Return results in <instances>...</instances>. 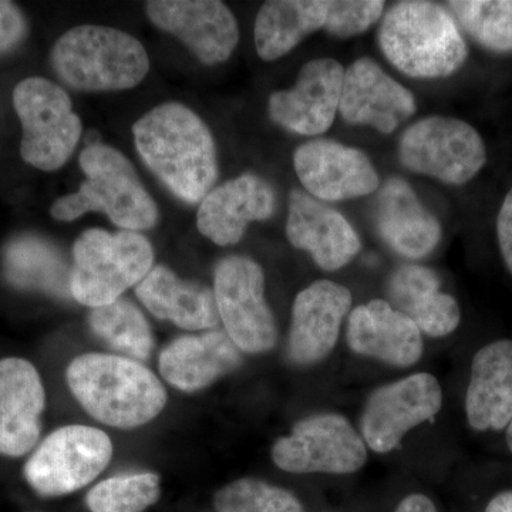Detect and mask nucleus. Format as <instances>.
Here are the masks:
<instances>
[{
	"instance_id": "obj_9",
	"label": "nucleus",
	"mask_w": 512,
	"mask_h": 512,
	"mask_svg": "<svg viewBox=\"0 0 512 512\" xmlns=\"http://www.w3.org/2000/svg\"><path fill=\"white\" fill-rule=\"evenodd\" d=\"M214 296L225 332L244 353L261 355L278 342L274 313L265 299L261 266L247 256H229L215 268Z\"/></svg>"
},
{
	"instance_id": "obj_8",
	"label": "nucleus",
	"mask_w": 512,
	"mask_h": 512,
	"mask_svg": "<svg viewBox=\"0 0 512 512\" xmlns=\"http://www.w3.org/2000/svg\"><path fill=\"white\" fill-rule=\"evenodd\" d=\"M113 457L104 431L89 426L60 427L32 451L23 476L42 497H62L86 487Z\"/></svg>"
},
{
	"instance_id": "obj_4",
	"label": "nucleus",
	"mask_w": 512,
	"mask_h": 512,
	"mask_svg": "<svg viewBox=\"0 0 512 512\" xmlns=\"http://www.w3.org/2000/svg\"><path fill=\"white\" fill-rule=\"evenodd\" d=\"M86 181L74 194L59 198L50 214L57 221H74L87 212H104L123 231H146L157 224L156 202L148 194L133 164L116 148L97 143L80 154Z\"/></svg>"
},
{
	"instance_id": "obj_30",
	"label": "nucleus",
	"mask_w": 512,
	"mask_h": 512,
	"mask_svg": "<svg viewBox=\"0 0 512 512\" xmlns=\"http://www.w3.org/2000/svg\"><path fill=\"white\" fill-rule=\"evenodd\" d=\"M447 5L485 49L512 52V0H460Z\"/></svg>"
},
{
	"instance_id": "obj_25",
	"label": "nucleus",
	"mask_w": 512,
	"mask_h": 512,
	"mask_svg": "<svg viewBox=\"0 0 512 512\" xmlns=\"http://www.w3.org/2000/svg\"><path fill=\"white\" fill-rule=\"evenodd\" d=\"M441 281L433 269L404 265L396 269L387 284L389 303L412 319L420 332L443 338L458 328L460 306L453 296L440 291Z\"/></svg>"
},
{
	"instance_id": "obj_7",
	"label": "nucleus",
	"mask_w": 512,
	"mask_h": 512,
	"mask_svg": "<svg viewBox=\"0 0 512 512\" xmlns=\"http://www.w3.org/2000/svg\"><path fill=\"white\" fill-rule=\"evenodd\" d=\"M13 106L22 124L23 160L42 171L63 167L82 136L69 94L43 77H29L15 87Z\"/></svg>"
},
{
	"instance_id": "obj_28",
	"label": "nucleus",
	"mask_w": 512,
	"mask_h": 512,
	"mask_svg": "<svg viewBox=\"0 0 512 512\" xmlns=\"http://www.w3.org/2000/svg\"><path fill=\"white\" fill-rule=\"evenodd\" d=\"M6 275L20 288L39 289L66 296L70 293L72 271L67 269L55 247L37 238H20L5 254Z\"/></svg>"
},
{
	"instance_id": "obj_6",
	"label": "nucleus",
	"mask_w": 512,
	"mask_h": 512,
	"mask_svg": "<svg viewBox=\"0 0 512 512\" xmlns=\"http://www.w3.org/2000/svg\"><path fill=\"white\" fill-rule=\"evenodd\" d=\"M73 256L70 295L93 309L119 301L146 278L154 262L150 242L133 231L90 229L77 239Z\"/></svg>"
},
{
	"instance_id": "obj_24",
	"label": "nucleus",
	"mask_w": 512,
	"mask_h": 512,
	"mask_svg": "<svg viewBox=\"0 0 512 512\" xmlns=\"http://www.w3.org/2000/svg\"><path fill=\"white\" fill-rule=\"evenodd\" d=\"M466 414L474 430L507 429L512 419V340H497L474 356Z\"/></svg>"
},
{
	"instance_id": "obj_17",
	"label": "nucleus",
	"mask_w": 512,
	"mask_h": 512,
	"mask_svg": "<svg viewBox=\"0 0 512 512\" xmlns=\"http://www.w3.org/2000/svg\"><path fill=\"white\" fill-rule=\"evenodd\" d=\"M339 111L346 123L390 134L416 113V100L375 60L363 57L345 70Z\"/></svg>"
},
{
	"instance_id": "obj_5",
	"label": "nucleus",
	"mask_w": 512,
	"mask_h": 512,
	"mask_svg": "<svg viewBox=\"0 0 512 512\" xmlns=\"http://www.w3.org/2000/svg\"><path fill=\"white\" fill-rule=\"evenodd\" d=\"M52 66L64 84L80 92H119L143 82L150 70L144 46L123 30L79 26L52 50Z\"/></svg>"
},
{
	"instance_id": "obj_19",
	"label": "nucleus",
	"mask_w": 512,
	"mask_h": 512,
	"mask_svg": "<svg viewBox=\"0 0 512 512\" xmlns=\"http://www.w3.org/2000/svg\"><path fill=\"white\" fill-rule=\"evenodd\" d=\"M286 237L293 247L309 252L325 271H338L349 264L360 249L359 235L340 212L301 190L289 195Z\"/></svg>"
},
{
	"instance_id": "obj_36",
	"label": "nucleus",
	"mask_w": 512,
	"mask_h": 512,
	"mask_svg": "<svg viewBox=\"0 0 512 512\" xmlns=\"http://www.w3.org/2000/svg\"><path fill=\"white\" fill-rule=\"evenodd\" d=\"M394 512H437L436 505L423 494L407 495Z\"/></svg>"
},
{
	"instance_id": "obj_27",
	"label": "nucleus",
	"mask_w": 512,
	"mask_h": 512,
	"mask_svg": "<svg viewBox=\"0 0 512 512\" xmlns=\"http://www.w3.org/2000/svg\"><path fill=\"white\" fill-rule=\"evenodd\" d=\"M328 2L323 0H271L255 20V46L259 57L274 62L288 55L305 37L325 26Z\"/></svg>"
},
{
	"instance_id": "obj_26",
	"label": "nucleus",
	"mask_w": 512,
	"mask_h": 512,
	"mask_svg": "<svg viewBox=\"0 0 512 512\" xmlns=\"http://www.w3.org/2000/svg\"><path fill=\"white\" fill-rule=\"evenodd\" d=\"M138 299L158 319L187 330L212 329L220 323L214 291L183 281L163 265L154 266L137 285Z\"/></svg>"
},
{
	"instance_id": "obj_31",
	"label": "nucleus",
	"mask_w": 512,
	"mask_h": 512,
	"mask_svg": "<svg viewBox=\"0 0 512 512\" xmlns=\"http://www.w3.org/2000/svg\"><path fill=\"white\" fill-rule=\"evenodd\" d=\"M160 498V478L154 473L107 478L86 498L92 512H143Z\"/></svg>"
},
{
	"instance_id": "obj_13",
	"label": "nucleus",
	"mask_w": 512,
	"mask_h": 512,
	"mask_svg": "<svg viewBox=\"0 0 512 512\" xmlns=\"http://www.w3.org/2000/svg\"><path fill=\"white\" fill-rule=\"evenodd\" d=\"M148 19L171 33L205 64L227 62L239 42L237 19L218 0H154Z\"/></svg>"
},
{
	"instance_id": "obj_18",
	"label": "nucleus",
	"mask_w": 512,
	"mask_h": 512,
	"mask_svg": "<svg viewBox=\"0 0 512 512\" xmlns=\"http://www.w3.org/2000/svg\"><path fill=\"white\" fill-rule=\"evenodd\" d=\"M45 407L36 367L22 357L0 359V456L18 458L35 450Z\"/></svg>"
},
{
	"instance_id": "obj_11",
	"label": "nucleus",
	"mask_w": 512,
	"mask_h": 512,
	"mask_svg": "<svg viewBox=\"0 0 512 512\" xmlns=\"http://www.w3.org/2000/svg\"><path fill=\"white\" fill-rule=\"evenodd\" d=\"M272 460L288 473L352 474L365 466L367 446L342 414H316L298 421L289 436L276 441Z\"/></svg>"
},
{
	"instance_id": "obj_29",
	"label": "nucleus",
	"mask_w": 512,
	"mask_h": 512,
	"mask_svg": "<svg viewBox=\"0 0 512 512\" xmlns=\"http://www.w3.org/2000/svg\"><path fill=\"white\" fill-rule=\"evenodd\" d=\"M94 335L131 360H147L153 352L154 339L143 313L126 299L94 308L90 313Z\"/></svg>"
},
{
	"instance_id": "obj_15",
	"label": "nucleus",
	"mask_w": 512,
	"mask_h": 512,
	"mask_svg": "<svg viewBox=\"0 0 512 512\" xmlns=\"http://www.w3.org/2000/svg\"><path fill=\"white\" fill-rule=\"evenodd\" d=\"M345 69L335 59H316L299 72L292 89L269 97V116L285 130L301 136L326 133L335 121Z\"/></svg>"
},
{
	"instance_id": "obj_14",
	"label": "nucleus",
	"mask_w": 512,
	"mask_h": 512,
	"mask_svg": "<svg viewBox=\"0 0 512 512\" xmlns=\"http://www.w3.org/2000/svg\"><path fill=\"white\" fill-rule=\"evenodd\" d=\"M296 174L313 198L346 201L379 188L375 165L363 151L335 140H312L293 154Z\"/></svg>"
},
{
	"instance_id": "obj_21",
	"label": "nucleus",
	"mask_w": 512,
	"mask_h": 512,
	"mask_svg": "<svg viewBox=\"0 0 512 512\" xmlns=\"http://www.w3.org/2000/svg\"><path fill=\"white\" fill-rule=\"evenodd\" d=\"M346 339L356 355L372 357L390 366H414L423 356L420 329L382 299L353 309Z\"/></svg>"
},
{
	"instance_id": "obj_3",
	"label": "nucleus",
	"mask_w": 512,
	"mask_h": 512,
	"mask_svg": "<svg viewBox=\"0 0 512 512\" xmlns=\"http://www.w3.org/2000/svg\"><path fill=\"white\" fill-rule=\"evenodd\" d=\"M377 39L384 57L414 79L451 76L468 56L456 20L437 3H396L384 15Z\"/></svg>"
},
{
	"instance_id": "obj_22",
	"label": "nucleus",
	"mask_w": 512,
	"mask_h": 512,
	"mask_svg": "<svg viewBox=\"0 0 512 512\" xmlns=\"http://www.w3.org/2000/svg\"><path fill=\"white\" fill-rule=\"evenodd\" d=\"M376 225L384 242L404 258H424L441 239L440 222L400 177L389 178L380 188Z\"/></svg>"
},
{
	"instance_id": "obj_33",
	"label": "nucleus",
	"mask_w": 512,
	"mask_h": 512,
	"mask_svg": "<svg viewBox=\"0 0 512 512\" xmlns=\"http://www.w3.org/2000/svg\"><path fill=\"white\" fill-rule=\"evenodd\" d=\"M382 0H332L323 29L339 39L360 35L382 18Z\"/></svg>"
},
{
	"instance_id": "obj_16",
	"label": "nucleus",
	"mask_w": 512,
	"mask_h": 512,
	"mask_svg": "<svg viewBox=\"0 0 512 512\" xmlns=\"http://www.w3.org/2000/svg\"><path fill=\"white\" fill-rule=\"evenodd\" d=\"M346 286L322 279L298 293L292 306L288 356L298 366H313L333 352L342 320L352 308Z\"/></svg>"
},
{
	"instance_id": "obj_23",
	"label": "nucleus",
	"mask_w": 512,
	"mask_h": 512,
	"mask_svg": "<svg viewBox=\"0 0 512 512\" xmlns=\"http://www.w3.org/2000/svg\"><path fill=\"white\" fill-rule=\"evenodd\" d=\"M242 352L227 332L175 339L161 352L160 372L175 389L197 392L241 366Z\"/></svg>"
},
{
	"instance_id": "obj_2",
	"label": "nucleus",
	"mask_w": 512,
	"mask_h": 512,
	"mask_svg": "<svg viewBox=\"0 0 512 512\" xmlns=\"http://www.w3.org/2000/svg\"><path fill=\"white\" fill-rule=\"evenodd\" d=\"M67 384L94 419L134 429L156 419L167 403L163 383L151 370L128 357L89 353L67 367Z\"/></svg>"
},
{
	"instance_id": "obj_12",
	"label": "nucleus",
	"mask_w": 512,
	"mask_h": 512,
	"mask_svg": "<svg viewBox=\"0 0 512 512\" xmlns=\"http://www.w3.org/2000/svg\"><path fill=\"white\" fill-rule=\"evenodd\" d=\"M443 406V390L430 373L384 384L370 394L360 417V434L375 453L386 454L414 427L433 419Z\"/></svg>"
},
{
	"instance_id": "obj_32",
	"label": "nucleus",
	"mask_w": 512,
	"mask_h": 512,
	"mask_svg": "<svg viewBox=\"0 0 512 512\" xmlns=\"http://www.w3.org/2000/svg\"><path fill=\"white\" fill-rule=\"evenodd\" d=\"M218 512H305L301 501L284 488L255 478H241L215 495Z\"/></svg>"
},
{
	"instance_id": "obj_37",
	"label": "nucleus",
	"mask_w": 512,
	"mask_h": 512,
	"mask_svg": "<svg viewBox=\"0 0 512 512\" xmlns=\"http://www.w3.org/2000/svg\"><path fill=\"white\" fill-rule=\"evenodd\" d=\"M485 512H512V491L495 495Z\"/></svg>"
},
{
	"instance_id": "obj_20",
	"label": "nucleus",
	"mask_w": 512,
	"mask_h": 512,
	"mask_svg": "<svg viewBox=\"0 0 512 512\" xmlns=\"http://www.w3.org/2000/svg\"><path fill=\"white\" fill-rule=\"evenodd\" d=\"M275 208L272 185L259 175L244 174L208 192L198 210V231L228 247L241 241L249 222L268 220Z\"/></svg>"
},
{
	"instance_id": "obj_1",
	"label": "nucleus",
	"mask_w": 512,
	"mask_h": 512,
	"mask_svg": "<svg viewBox=\"0 0 512 512\" xmlns=\"http://www.w3.org/2000/svg\"><path fill=\"white\" fill-rule=\"evenodd\" d=\"M138 154L175 197L190 204L217 180V148L210 128L188 107L165 103L133 126Z\"/></svg>"
},
{
	"instance_id": "obj_38",
	"label": "nucleus",
	"mask_w": 512,
	"mask_h": 512,
	"mask_svg": "<svg viewBox=\"0 0 512 512\" xmlns=\"http://www.w3.org/2000/svg\"><path fill=\"white\" fill-rule=\"evenodd\" d=\"M505 439H507L508 448H510L512 453V419L510 423H508L507 426V436H505Z\"/></svg>"
},
{
	"instance_id": "obj_10",
	"label": "nucleus",
	"mask_w": 512,
	"mask_h": 512,
	"mask_svg": "<svg viewBox=\"0 0 512 512\" xmlns=\"http://www.w3.org/2000/svg\"><path fill=\"white\" fill-rule=\"evenodd\" d=\"M404 167L446 184H466L487 161L476 128L450 117H426L404 131L399 147Z\"/></svg>"
},
{
	"instance_id": "obj_34",
	"label": "nucleus",
	"mask_w": 512,
	"mask_h": 512,
	"mask_svg": "<svg viewBox=\"0 0 512 512\" xmlns=\"http://www.w3.org/2000/svg\"><path fill=\"white\" fill-rule=\"evenodd\" d=\"M28 25L22 10L12 2L0 0V55L10 52L22 42Z\"/></svg>"
},
{
	"instance_id": "obj_35",
	"label": "nucleus",
	"mask_w": 512,
	"mask_h": 512,
	"mask_svg": "<svg viewBox=\"0 0 512 512\" xmlns=\"http://www.w3.org/2000/svg\"><path fill=\"white\" fill-rule=\"evenodd\" d=\"M497 237L505 265L512 274V188L505 197L498 214Z\"/></svg>"
}]
</instances>
